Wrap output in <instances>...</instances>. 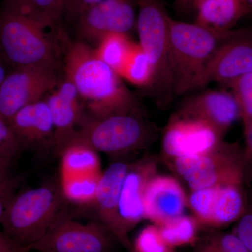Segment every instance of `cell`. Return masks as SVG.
Listing matches in <instances>:
<instances>
[{
    "instance_id": "cell-34",
    "label": "cell",
    "mask_w": 252,
    "mask_h": 252,
    "mask_svg": "<svg viewBox=\"0 0 252 252\" xmlns=\"http://www.w3.org/2000/svg\"><path fill=\"white\" fill-rule=\"evenodd\" d=\"M29 248L21 246L4 232L0 231V252H30Z\"/></svg>"
},
{
    "instance_id": "cell-7",
    "label": "cell",
    "mask_w": 252,
    "mask_h": 252,
    "mask_svg": "<svg viewBox=\"0 0 252 252\" xmlns=\"http://www.w3.org/2000/svg\"><path fill=\"white\" fill-rule=\"evenodd\" d=\"M137 4L139 45L148 56L154 69L151 89L157 103L165 107L175 94L169 35L170 16L159 0H137Z\"/></svg>"
},
{
    "instance_id": "cell-23",
    "label": "cell",
    "mask_w": 252,
    "mask_h": 252,
    "mask_svg": "<svg viewBox=\"0 0 252 252\" xmlns=\"http://www.w3.org/2000/svg\"><path fill=\"white\" fill-rule=\"evenodd\" d=\"M157 226L164 241L172 250L188 245L194 246L200 238L199 230L201 228L193 215L185 214Z\"/></svg>"
},
{
    "instance_id": "cell-14",
    "label": "cell",
    "mask_w": 252,
    "mask_h": 252,
    "mask_svg": "<svg viewBox=\"0 0 252 252\" xmlns=\"http://www.w3.org/2000/svg\"><path fill=\"white\" fill-rule=\"evenodd\" d=\"M143 206L144 219L160 225L183 215L188 207V195L175 177L157 173L146 186Z\"/></svg>"
},
{
    "instance_id": "cell-22",
    "label": "cell",
    "mask_w": 252,
    "mask_h": 252,
    "mask_svg": "<svg viewBox=\"0 0 252 252\" xmlns=\"http://www.w3.org/2000/svg\"><path fill=\"white\" fill-rule=\"evenodd\" d=\"M102 172L86 175L61 176L64 200L80 205H94Z\"/></svg>"
},
{
    "instance_id": "cell-37",
    "label": "cell",
    "mask_w": 252,
    "mask_h": 252,
    "mask_svg": "<svg viewBox=\"0 0 252 252\" xmlns=\"http://www.w3.org/2000/svg\"><path fill=\"white\" fill-rule=\"evenodd\" d=\"M7 65H9V64L0 57V87L2 85L3 82L9 72L7 69Z\"/></svg>"
},
{
    "instance_id": "cell-16",
    "label": "cell",
    "mask_w": 252,
    "mask_h": 252,
    "mask_svg": "<svg viewBox=\"0 0 252 252\" xmlns=\"http://www.w3.org/2000/svg\"><path fill=\"white\" fill-rule=\"evenodd\" d=\"M252 72V39L236 33L222 43L207 64L205 86L212 81L231 85Z\"/></svg>"
},
{
    "instance_id": "cell-28",
    "label": "cell",
    "mask_w": 252,
    "mask_h": 252,
    "mask_svg": "<svg viewBox=\"0 0 252 252\" xmlns=\"http://www.w3.org/2000/svg\"><path fill=\"white\" fill-rule=\"evenodd\" d=\"M238 101L245 127L252 123V72L245 74L231 84Z\"/></svg>"
},
{
    "instance_id": "cell-12",
    "label": "cell",
    "mask_w": 252,
    "mask_h": 252,
    "mask_svg": "<svg viewBox=\"0 0 252 252\" xmlns=\"http://www.w3.org/2000/svg\"><path fill=\"white\" fill-rule=\"evenodd\" d=\"M59 83L53 69L13 67L0 87V117L9 122L23 107L42 99Z\"/></svg>"
},
{
    "instance_id": "cell-4",
    "label": "cell",
    "mask_w": 252,
    "mask_h": 252,
    "mask_svg": "<svg viewBox=\"0 0 252 252\" xmlns=\"http://www.w3.org/2000/svg\"><path fill=\"white\" fill-rule=\"evenodd\" d=\"M190 190L217 185H250L252 160L238 143L222 141L207 153L166 161Z\"/></svg>"
},
{
    "instance_id": "cell-19",
    "label": "cell",
    "mask_w": 252,
    "mask_h": 252,
    "mask_svg": "<svg viewBox=\"0 0 252 252\" xmlns=\"http://www.w3.org/2000/svg\"><path fill=\"white\" fill-rule=\"evenodd\" d=\"M131 162L129 160L119 159L102 173L94 204L98 214L99 221L105 225L117 239L121 190Z\"/></svg>"
},
{
    "instance_id": "cell-13",
    "label": "cell",
    "mask_w": 252,
    "mask_h": 252,
    "mask_svg": "<svg viewBox=\"0 0 252 252\" xmlns=\"http://www.w3.org/2000/svg\"><path fill=\"white\" fill-rule=\"evenodd\" d=\"M137 0H105L78 18L77 33L86 40L99 42L112 34H127L137 24Z\"/></svg>"
},
{
    "instance_id": "cell-10",
    "label": "cell",
    "mask_w": 252,
    "mask_h": 252,
    "mask_svg": "<svg viewBox=\"0 0 252 252\" xmlns=\"http://www.w3.org/2000/svg\"><path fill=\"white\" fill-rule=\"evenodd\" d=\"M160 158L152 154H145L131 162L121 190L119 199V243L132 251L129 233L144 219L143 198L146 186L149 180L158 173Z\"/></svg>"
},
{
    "instance_id": "cell-26",
    "label": "cell",
    "mask_w": 252,
    "mask_h": 252,
    "mask_svg": "<svg viewBox=\"0 0 252 252\" xmlns=\"http://www.w3.org/2000/svg\"><path fill=\"white\" fill-rule=\"evenodd\" d=\"M193 252H249L234 232L217 231L199 238Z\"/></svg>"
},
{
    "instance_id": "cell-2",
    "label": "cell",
    "mask_w": 252,
    "mask_h": 252,
    "mask_svg": "<svg viewBox=\"0 0 252 252\" xmlns=\"http://www.w3.org/2000/svg\"><path fill=\"white\" fill-rule=\"evenodd\" d=\"M47 28L51 26L31 0H4L0 9V57L13 67L57 72L59 51Z\"/></svg>"
},
{
    "instance_id": "cell-36",
    "label": "cell",
    "mask_w": 252,
    "mask_h": 252,
    "mask_svg": "<svg viewBox=\"0 0 252 252\" xmlns=\"http://www.w3.org/2000/svg\"><path fill=\"white\" fill-rule=\"evenodd\" d=\"M175 6L180 11H186L193 6L194 0H175Z\"/></svg>"
},
{
    "instance_id": "cell-35",
    "label": "cell",
    "mask_w": 252,
    "mask_h": 252,
    "mask_svg": "<svg viewBox=\"0 0 252 252\" xmlns=\"http://www.w3.org/2000/svg\"><path fill=\"white\" fill-rule=\"evenodd\" d=\"M245 138H246L247 153L250 156L252 160V123L250 125L245 127Z\"/></svg>"
},
{
    "instance_id": "cell-32",
    "label": "cell",
    "mask_w": 252,
    "mask_h": 252,
    "mask_svg": "<svg viewBox=\"0 0 252 252\" xmlns=\"http://www.w3.org/2000/svg\"><path fill=\"white\" fill-rule=\"evenodd\" d=\"M51 28H56L64 15L67 0H31Z\"/></svg>"
},
{
    "instance_id": "cell-3",
    "label": "cell",
    "mask_w": 252,
    "mask_h": 252,
    "mask_svg": "<svg viewBox=\"0 0 252 252\" xmlns=\"http://www.w3.org/2000/svg\"><path fill=\"white\" fill-rule=\"evenodd\" d=\"M236 34L216 31L199 25L170 17L169 25L175 94L177 95L205 86L208 63L222 43Z\"/></svg>"
},
{
    "instance_id": "cell-20",
    "label": "cell",
    "mask_w": 252,
    "mask_h": 252,
    "mask_svg": "<svg viewBox=\"0 0 252 252\" xmlns=\"http://www.w3.org/2000/svg\"><path fill=\"white\" fill-rule=\"evenodd\" d=\"M196 9V23L220 32L229 31L246 11L245 0H203Z\"/></svg>"
},
{
    "instance_id": "cell-25",
    "label": "cell",
    "mask_w": 252,
    "mask_h": 252,
    "mask_svg": "<svg viewBox=\"0 0 252 252\" xmlns=\"http://www.w3.org/2000/svg\"><path fill=\"white\" fill-rule=\"evenodd\" d=\"M121 77L132 84L140 87L149 88L154 82V69L148 56L140 45L134 44Z\"/></svg>"
},
{
    "instance_id": "cell-31",
    "label": "cell",
    "mask_w": 252,
    "mask_h": 252,
    "mask_svg": "<svg viewBox=\"0 0 252 252\" xmlns=\"http://www.w3.org/2000/svg\"><path fill=\"white\" fill-rule=\"evenodd\" d=\"M234 233L249 252H252V190H248L243 215L236 222Z\"/></svg>"
},
{
    "instance_id": "cell-40",
    "label": "cell",
    "mask_w": 252,
    "mask_h": 252,
    "mask_svg": "<svg viewBox=\"0 0 252 252\" xmlns=\"http://www.w3.org/2000/svg\"><path fill=\"white\" fill-rule=\"evenodd\" d=\"M249 1H250V2H251V3H252V0H249Z\"/></svg>"
},
{
    "instance_id": "cell-27",
    "label": "cell",
    "mask_w": 252,
    "mask_h": 252,
    "mask_svg": "<svg viewBox=\"0 0 252 252\" xmlns=\"http://www.w3.org/2000/svg\"><path fill=\"white\" fill-rule=\"evenodd\" d=\"M131 252H175L164 241L157 225L151 223L144 227L132 243Z\"/></svg>"
},
{
    "instance_id": "cell-15",
    "label": "cell",
    "mask_w": 252,
    "mask_h": 252,
    "mask_svg": "<svg viewBox=\"0 0 252 252\" xmlns=\"http://www.w3.org/2000/svg\"><path fill=\"white\" fill-rule=\"evenodd\" d=\"M79 99L77 88L65 77L46 100L54 126V151L59 157L77 135L83 115Z\"/></svg>"
},
{
    "instance_id": "cell-38",
    "label": "cell",
    "mask_w": 252,
    "mask_h": 252,
    "mask_svg": "<svg viewBox=\"0 0 252 252\" xmlns=\"http://www.w3.org/2000/svg\"><path fill=\"white\" fill-rule=\"evenodd\" d=\"M11 164L0 162V176L11 171Z\"/></svg>"
},
{
    "instance_id": "cell-33",
    "label": "cell",
    "mask_w": 252,
    "mask_h": 252,
    "mask_svg": "<svg viewBox=\"0 0 252 252\" xmlns=\"http://www.w3.org/2000/svg\"><path fill=\"white\" fill-rule=\"evenodd\" d=\"M105 0H67L64 16L69 23L77 22L84 11Z\"/></svg>"
},
{
    "instance_id": "cell-5",
    "label": "cell",
    "mask_w": 252,
    "mask_h": 252,
    "mask_svg": "<svg viewBox=\"0 0 252 252\" xmlns=\"http://www.w3.org/2000/svg\"><path fill=\"white\" fill-rule=\"evenodd\" d=\"M64 200L60 185L52 182L19 190L0 220L3 232L21 246L29 248L49 230Z\"/></svg>"
},
{
    "instance_id": "cell-17",
    "label": "cell",
    "mask_w": 252,
    "mask_h": 252,
    "mask_svg": "<svg viewBox=\"0 0 252 252\" xmlns=\"http://www.w3.org/2000/svg\"><path fill=\"white\" fill-rule=\"evenodd\" d=\"M177 112L201 119L223 136L233 123L241 118L234 94L223 91H205L189 97Z\"/></svg>"
},
{
    "instance_id": "cell-8",
    "label": "cell",
    "mask_w": 252,
    "mask_h": 252,
    "mask_svg": "<svg viewBox=\"0 0 252 252\" xmlns=\"http://www.w3.org/2000/svg\"><path fill=\"white\" fill-rule=\"evenodd\" d=\"M119 242L99 221L82 223L64 207L41 240L29 248L39 252H115Z\"/></svg>"
},
{
    "instance_id": "cell-39",
    "label": "cell",
    "mask_w": 252,
    "mask_h": 252,
    "mask_svg": "<svg viewBox=\"0 0 252 252\" xmlns=\"http://www.w3.org/2000/svg\"><path fill=\"white\" fill-rule=\"evenodd\" d=\"M203 0H194L193 7L197 8Z\"/></svg>"
},
{
    "instance_id": "cell-29",
    "label": "cell",
    "mask_w": 252,
    "mask_h": 252,
    "mask_svg": "<svg viewBox=\"0 0 252 252\" xmlns=\"http://www.w3.org/2000/svg\"><path fill=\"white\" fill-rule=\"evenodd\" d=\"M23 151L22 144L8 122L0 117V162L12 165Z\"/></svg>"
},
{
    "instance_id": "cell-21",
    "label": "cell",
    "mask_w": 252,
    "mask_h": 252,
    "mask_svg": "<svg viewBox=\"0 0 252 252\" xmlns=\"http://www.w3.org/2000/svg\"><path fill=\"white\" fill-rule=\"evenodd\" d=\"M61 157V176L86 175L100 172V160L97 152L74 142L68 145Z\"/></svg>"
},
{
    "instance_id": "cell-9",
    "label": "cell",
    "mask_w": 252,
    "mask_h": 252,
    "mask_svg": "<svg viewBox=\"0 0 252 252\" xmlns=\"http://www.w3.org/2000/svg\"><path fill=\"white\" fill-rule=\"evenodd\" d=\"M245 187L217 185L190 190L188 207L201 228L217 230L238 221L247 203Z\"/></svg>"
},
{
    "instance_id": "cell-24",
    "label": "cell",
    "mask_w": 252,
    "mask_h": 252,
    "mask_svg": "<svg viewBox=\"0 0 252 252\" xmlns=\"http://www.w3.org/2000/svg\"><path fill=\"white\" fill-rule=\"evenodd\" d=\"M134 44L127 34H112L99 41L95 51L97 56L121 77Z\"/></svg>"
},
{
    "instance_id": "cell-11",
    "label": "cell",
    "mask_w": 252,
    "mask_h": 252,
    "mask_svg": "<svg viewBox=\"0 0 252 252\" xmlns=\"http://www.w3.org/2000/svg\"><path fill=\"white\" fill-rule=\"evenodd\" d=\"M224 136L201 119L174 114L162 135L165 162L179 158L201 155L217 147Z\"/></svg>"
},
{
    "instance_id": "cell-18",
    "label": "cell",
    "mask_w": 252,
    "mask_h": 252,
    "mask_svg": "<svg viewBox=\"0 0 252 252\" xmlns=\"http://www.w3.org/2000/svg\"><path fill=\"white\" fill-rule=\"evenodd\" d=\"M23 149H54V126L46 100L23 107L8 122Z\"/></svg>"
},
{
    "instance_id": "cell-6",
    "label": "cell",
    "mask_w": 252,
    "mask_h": 252,
    "mask_svg": "<svg viewBox=\"0 0 252 252\" xmlns=\"http://www.w3.org/2000/svg\"><path fill=\"white\" fill-rule=\"evenodd\" d=\"M158 135L157 127L146 120L143 114L103 117L82 115L77 135L71 143L80 142L97 152L124 157L147 149L155 142Z\"/></svg>"
},
{
    "instance_id": "cell-1",
    "label": "cell",
    "mask_w": 252,
    "mask_h": 252,
    "mask_svg": "<svg viewBox=\"0 0 252 252\" xmlns=\"http://www.w3.org/2000/svg\"><path fill=\"white\" fill-rule=\"evenodd\" d=\"M65 77L77 88L91 117L143 114L120 76L84 42H71L64 61Z\"/></svg>"
},
{
    "instance_id": "cell-30",
    "label": "cell",
    "mask_w": 252,
    "mask_h": 252,
    "mask_svg": "<svg viewBox=\"0 0 252 252\" xmlns=\"http://www.w3.org/2000/svg\"><path fill=\"white\" fill-rule=\"evenodd\" d=\"M24 178L11 171L0 176V220L4 216L11 200L20 190Z\"/></svg>"
}]
</instances>
